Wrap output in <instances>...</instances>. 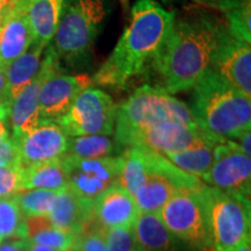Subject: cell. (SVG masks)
I'll return each instance as SVG.
<instances>
[{
    "label": "cell",
    "mask_w": 251,
    "mask_h": 251,
    "mask_svg": "<svg viewBox=\"0 0 251 251\" xmlns=\"http://www.w3.org/2000/svg\"><path fill=\"white\" fill-rule=\"evenodd\" d=\"M227 24L206 13L176 15L164 45L152 65L170 94L192 90L211 70L216 48Z\"/></svg>",
    "instance_id": "cell-1"
},
{
    "label": "cell",
    "mask_w": 251,
    "mask_h": 251,
    "mask_svg": "<svg viewBox=\"0 0 251 251\" xmlns=\"http://www.w3.org/2000/svg\"><path fill=\"white\" fill-rule=\"evenodd\" d=\"M176 17L157 0H137L130 20L109 57L92 78V84L121 89L142 74L164 45Z\"/></svg>",
    "instance_id": "cell-2"
},
{
    "label": "cell",
    "mask_w": 251,
    "mask_h": 251,
    "mask_svg": "<svg viewBox=\"0 0 251 251\" xmlns=\"http://www.w3.org/2000/svg\"><path fill=\"white\" fill-rule=\"evenodd\" d=\"M192 90L190 112L205 133L234 141L251 129V98L211 70Z\"/></svg>",
    "instance_id": "cell-3"
},
{
    "label": "cell",
    "mask_w": 251,
    "mask_h": 251,
    "mask_svg": "<svg viewBox=\"0 0 251 251\" xmlns=\"http://www.w3.org/2000/svg\"><path fill=\"white\" fill-rule=\"evenodd\" d=\"M161 122L197 126L190 107L161 86L143 85L117 109L114 135L121 146L135 134Z\"/></svg>",
    "instance_id": "cell-4"
},
{
    "label": "cell",
    "mask_w": 251,
    "mask_h": 251,
    "mask_svg": "<svg viewBox=\"0 0 251 251\" xmlns=\"http://www.w3.org/2000/svg\"><path fill=\"white\" fill-rule=\"evenodd\" d=\"M106 15L102 0H65L50 45L58 58L75 62L86 56Z\"/></svg>",
    "instance_id": "cell-5"
},
{
    "label": "cell",
    "mask_w": 251,
    "mask_h": 251,
    "mask_svg": "<svg viewBox=\"0 0 251 251\" xmlns=\"http://www.w3.org/2000/svg\"><path fill=\"white\" fill-rule=\"evenodd\" d=\"M199 194L215 251H231L251 235L250 200L212 186H203Z\"/></svg>",
    "instance_id": "cell-6"
},
{
    "label": "cell",
    "mask_w": 251,
    "mask_h": 251,
    "mask_svg": "<svg viewBox=\"0 0 251 251\" xmlns=\"http://www.w3.org/2000/svg\"><path fill=\"white\" fill-rule=\"evenodd\" d=\"M142 149L148 166V176L133 197L140 213L158 214L165 202L178 191H199L205 186L199 178L177 168L161 153L147 148Z\"/></svg>",
    "instance_id": "cell-7"
},
{
    "label": "cell",
    "mask_w": 251,
    "mask_h": 251,
    "mask_svg": "<svg viewBox=\"0 0 251 251\" xmlns=\"http://www.w3.org/2000/svg\"><path fill=\"white\" fill-rule=\"evenodd\" d=\"M117 105L103 91L87 87L79 93L57 124L68 137L114 133Z\"/></svg>",
    "instance_id": "cell-8"
},
{
    "label": "cell",
    "mask_w": 251,
    "mask_h": 251,
    "mask_svg": "<svg viewBox=\"0 0 251 251\" xmlns=\"http://www.w3.org/2000/svg\"><path fill=\"white\" fill-rule=\"evenodd\" d=\"M199 191L176 192L157 216L175 236L201 251H212V241Z\"/></svg>",
    "instance_id": "cell-9"
},
{
    "label": "cell",
    "mask_w": 251,
    "mask_h": 251,
    "mask_svg": "<svg viewBox=\"0 0 251 251\" xmlns=\"http://www.w3.org/2000/svg\"><path fill=\"white\" fill-rule=\"evenodd\" d=\"M68 187L79 197L93 200L112 184L119 181L122 155L105 158L61 157Z\"/></svg>",
    "instance_id": "cell-10"
},
{
    "label": "cell",
    "mask_w": 251,
    "mask_h": 251,
    "mask_svg": "<svg viewBox=\"0 0 251 251\" xmlns=\"http://www.w3.org/2000/svg\"><path fill=\"white\" fill-rule=\"evenodd\" d=\"M202 179L212 187L250 200L251 158L233 141L219 142L214 149V158Z\"/></svg>",
    "instance_id": "cell-11"
},
{
    "label": "cell",
    "mask_w": 251,
    "mask_h": 251,
    "mask_svg": "<svg viewBox=\"0 0 251 251\" xmlns=\"http://www.w3.org/2000/svg\"><path fill=\"white\" fill-rule=\"evenodd\" d=\"M45 57L41 62L40 70L33 80L30 81L20 93L15 97L9 108V122H11L13 137L18 139L26 134L40 124V103L39 94L41 86L46 78L54 72L62 70L61 59L56 55L51 46H47Z\"/></svg>",
    "instance_id": "cell-12"
},
{
    "label": "cell",
    "mask_w": 251,
    "mask_h": 251,
    "mask_svg": "<svg viewBox=\"0 0 251 251\" xmlns=\"http://www.w3.org/2000/svg\"><path fill=\"white\" fill-rule=\"evenodd\" d=\"M209 141L221 142L222 140L205 133L198 126L192 127L177 122H161L135 134L127 147H142L164 155L191 149Z\"/></svg>",
    "instance_id": "cell-13"
},
{
    "label": "cell",
    "mask_w": 251,
    "mask_h": 251,
    "mask_svg": "<svg viewBox=\"0 0 251 251\" xmlns=\"http://www.w3.org/2000/svg\"><path fill=\"white\" fill-rule=\"evenodd\" d=\"M211 71L251 98V47L231 36L227 30L220 41Z\"/></svg>",
    "instance_id": "cell-14"
},
{
    "label": "cell",
    "mask_w": 251,
    "mask_h": 251,
    "mask_svg": "<svg viewBox=\"0 0 251 251\" xmlns=\"http://www.w3.org/2000/svg\"><path fill=\"white\" fill-rule=\"evenodd\" d=\"M12 140L20 156L19 168H25L61 158L67 152L69 137L57 122L42 120L35 128Z\"/></svg>",
    "instance_id": "cell-15"
},
{
    "label": "cell",
    "mask_w": 251,
    "mask_h": 251,
    "mask_svg": "<svg viewBox=\"0 0 251 251\" xmlns=\"http://www.w3.org/2000/svg\"><path fill=\"white\" fill-rule=\"evenodd\" d=\"M92 85L87 75H65L58 70L46 78L39 94L41 120L56 122L69 111L80 92Z\"/></svg>",
    "instance_id": "cell-16"
},
{
    "label": "cell",
    "mask_w": 251,
    "mask_h": 251,
    "mask_svg": "<svg viewBox=\"0 0 251 251\" xmlns=\"http://www.w3.org/2000/svg\"><path fill=\"white\" fill-rule=\"evenodd\" d=\"M92 214L96 225L107 230L134 226L140 209L133 196L117 181L92 200Z\"/></svg>",
    "instance_id": "cell-17"
},
{
    "label": "cell",
    "mask_w": 251,
    "mask_h": 251,
    "mask_svg": "<svg viewBox=\"0 0 251 251\" xmlns=\"http://www.w3.org/2000/svg\"><path fill=\"white\" fill-rule=\"evenodd\" d=\"M48 216L56 228L78 237L94 225L92 200L79 197L67 187L58 191L55 205Z\"/></svg>",
    "instance_id": "cell-18"
},
{
    "label": "cell",
    "mask_w": 251,
    "mask_h": 251,
    "mask_svg": "<svg viewBox=\"0 0 251 251\" xmlns=\"http://www.w3.org/2000/svg\"><path fill=\"white\" fill-rule=\"evenodd\" d=\"M34 42L25 0L18 2L0 28V64L6 68L27 51Z\"/></svg>",
    "instance_id": "cell-19"
},
{
    "label": "cell",
    "mask_w": 251,
    "mask_h": 251,
    "mask_svg": "<svg viewBox=\"0 0 251 251\" xmlns=\"http://www.w3.org/2000/svg\"><path fill=\"white\" fill-rule=\"evenodd\" d=\"M134 235L135 251H201L170 233L152 213H140Z\"/></svg>",
    "instance_id": "cell-20"
},
{
    "label": "cell",
    "mask_w": 251,
    "mask_h": 251,
    "mask_svg": "<svg viewBox=\"0 0 251 251\" xmlns=\"http://www.w3.org/2000/svg\"><path fill=\"white\" fill-rule=\"evenodd\" d=\"M65 0H25L34 42L48 46L57 28Z\"/></svg>",
    "instance_id": "cell-21"
},
{
    "label": "cell",
    "mask_w": 251,
    "mask_h": 251,
    "mask_svg": "<svg viewBox=\"0 0 251 251\" xmlns=\"http://www.w3.org/2000/svg\"><path fill=\"white\" fill-rule=\"evenodd\" d=\"M46 48L47 47L41 43L33 42L24 55H21L6 68L7 94L11 103L15 97L35 78L40 70L42 55Z\"/></svg>",
    "instance_id": "cell-22"
},
{
    "label": "cell",
    "mask_w": 251,
    "mask_h": 251,
    "mask_svg": "<svg viewBox=\"0 0 251 251\" xmlns=\"http://www.w3.org/2000/svg\"><path fill=\"white\" fill-rule=\"evenodd\" d=\"M67 187V176L61 158L20 168V191L35 188L61 191Z\"/></svg>",
    "instance_id": "cell-23"
},
{
    "label": "cell",
    "mask_w": 251,
    "mask_h": 251,
    "mask_svg": "<svg viewBox=\"0 0 251 251\" xmlns=\"http://www.w3.org/2000/svg\"><path fill=\"white\" fill-rule=\"evenodd\" d=\"M121 144L117 140H112L109 135H83L68 140L64 155L77 158H105L118 156Z\"/></svg>",
    "instance_id": "cell-24"
},
{
    "label": "cell",
    "mask_w": 251,
    "mask_h": 251,
    "mask_svg": "<svg viewBox=\"0 0 251 251\" xmlns=\"http://www.w3.org/2000/svg\"><path fill=\"white\" fill-rule=\"evenodd\" d=\"M218 143L219 141H209L191 149L168 152L163 156L183 171L194 177L202 178L203 175L211 168L213 158H214V149Z\"/></svg>",
    "instance_id": "cell-25"
},
{
    "label": "cell",
    "mask_w": 251,
    "mask_h": 251,
    "mask_svg": "<svg viewBox=\"0 0 251 251\" xmlns=\"http://www.w3.org/2000/svg\"><path fill=\"white\" fill-rule=\"evenodd\" d=\"M121 155L122 165L119 183L134 197L148 176L146 156L141 147H129Z\"/></svg>",
    "instance_id": "cell-26"
},
{
    "label": "cell",
    "mask_w": 251,
    "mask_h": 251,
    "mask_svg": "<svg viewBox=\"0 0 251 251\" xmlns=\"http://www.w3.org/2000/svg\"><path fill=\"white\" fill-rule=\"evenodd\" d=\"M57 193L58 191L35 188L20 191L13 196V199L24 216L49 215L55 205Z\"/></svg>",
    "instance_id": "cell-27"
},
{
    "label": "cell",
    "mask_w": 251,
    "mask_h": 251,
    "mask_svg": "<svg viewBox=\"0 0 251 251\" xmlns=\"http://www.w3.org/2000/svg\"><path fill=\"white\" fill-rule=\"evenodd\" d=\"M24 219L13 198L0 200V241L9 237H24Z\"/></svg>",
    "instance_id": "cell-28"
},
{
    "label": "cell",
    "mask_w": 251,
    "mask_h": 251,
    "mask_svg": "<svg viewBox=\"0 0 251 251\" xmlns=\"http://www.w3.org/2000/svg\"><path fill=\"white\" fill-rule=\"evenodd\" d=\"M229 34L236 39L251 42V0L225 12Z\"/></svg>",
    "instance_id": "cell-29"
},
{
    "label": "cell",
    "mask_w": 251,
    "mask_h": 251,
    "mask_svg": "<svg viewBox=\"0 0 251 251\" xmlns=\"http://www.w3.org/2000/svg\"><path fill=\"white\" fill-rule=\"evenodd\" d=\"M76 240V235L61 230L52 224L41 228L40 230L35 231L28 237V241L30 242L50 247L58 251H65L70 248H74Z\"/></svg>",
    "instance_id": "cell-30"
},
{
    "label": "cell",
    "mask_w": 251,
    "mask_h": 251,
    "mask_svg": "<svg viewBox=\"0 0 251 251\" xmlns=\"http://www.w3.org/2000/svg\"><path fill=\"white\" fill-rule=\"evenodd\" d=\"M107 251H135L134 226L105 230Z\"/></svg>",
    "instance_id": "cell-31"
},
{
    "label": "cell",
    "mask_w": 251,
    "mask_h": 251,
    "mask_svg": "<svg viewBox=\"0 0 251 251\" xmlns=\"http://www.w3.org/2000/svg\"><path fill=\"white\" fill-rule=\"evenodd\" d=\"M74 248L78 251H107L105 230L100 229L97 225L91 226L77 237Z\"/></svg>",
    "instance_id": "cell-32"
},
{
    "label": "cell",
    "mask_w": 251,
    "mask_h": 251,
    "mask_svg": "<svg viewBox=\"0 0 251 251\" xmlns=\"http://www.w3.org/2000/svg\"><path fill=\"white\" fill-rule=\"evenodd\" d=\"M20 192V168L17 165L0 166V200L8 199Z\"/></svg>",
    "instance_id": "cell-33"
},
{
    "label": "cell",
    "mask_w": 251,
    "mask_h": 251,
    "mask_svg": "<svg viewBox=\"0 0 251 251\" xmlns=\"http://www.w3.org/2000/svg\"><path fill=\"white\" fill-rule=\"evenodd\" d=\"M1 165H20L17 143L12 139L0 142V166Z\"/></svg>",
    "instance_id": "cell-34"
},
{
    "label": "cell",
    "mask_w": 251,
    "mask_h": 251,
    "mask_svg": "<svg viewBox=\"0 0 251 251\" xmlns=\"http://www.w3.org/2000/svg\"><path fill=\"white\" fill-rule=\"evenodd\" d=\"M198 5L206 6V7H211L219 9V11L225 12L228 9L235 7V6L242 4V2L247 1V0H192Z\"/></svg>",
    "instance_id": "cell-35"
},
{
    "label": "cell",
    "mask_w": 251,
    "mask_h": 251,
    "mask_svg": "<svg viewBox=\"0 0 251 251\" xmlns=\"http://www.w3.org/2000/svg\"><path fill=\"white\" fill-rule=\"evenodd\" d=\"M29 243L26 238L9 237L0 242V251H27Z\"/></svg>",
    "instance_id": "cell-36"
},
{
    "label": "cell",
    "mask_w": 251,
    "mask_h": 251,
    "mask_svg": "<svg viewBox=\"0 0 251 251\" xmlns=\"http://www.w3.org/2000/svg\"><path fill=\"white\" fill-rule=\"evenodd\" d=\"M11 101L7 94V83H6L5 68L0 64V109H6L9 112Z\"/></svg>",
    "instance_id": "cell-37"
},
{
    "label": "cell",
    "mask_w": 251,
    "mask_h": 251,
    "mask_svg": "<svg viewBox=\"0 0 251 251\" xmlns=\"http://www.w3.org/2000/svg\"><path fill=\"white\" fill-rule=\"evenodd\" d=\"M21 0H0V24H4L18 2Z\"/></svg>",
    "instance_id": "cell-38"
},
{
    "label": "cell",
    "mask_w": 251,
    "mask_h": 251,
    "mask_svg": "<svg viewBox=\"0 0 251 251\" xmlns=\"http://www.w3.org/2000/svg\"><path fill=\"white\" fill-rule=\"evenodd\" d=\"M250 130L247 131V133H244L241 135L240 137H237L236 140H234L233 142L236 143V146L240 148L242 151L246 153L247 156H250L251 155V148H250Z\"/></svg>",
    "instance_id": "cell-39"
},
{
    "label": "cell",
    "mask_w": 251,
    "mask_h": 251,
    "mask_svg": "<svg viewBox=\"0 0 251 251\" xmlns=\"http://www.w3.org/2000/svg\"><path fill=\"white\" fill-rule=\"evenodd\" d=\"M9 112L0 109V142L8 139V129L6 126V120L8 119Z\"/></svg>",
    "instance_id": "cell-40"
},
{
    "label": "cell",
    "mask_w": 251,
    "mask_h": 251,
    "mask_svg": "<svg viewBox=\"0 0 251 251\" xmlns=\"http://www.w3.org/2000/svg\"><path fill=\"white\" fill-rule=\"evenodd\" d=\"M231 251H251V235L247 236L240 244H237Z\"/></svg>",
    "instance_id": "cell-41"
},
{
    "label": "cell",
    "mask_w": 251,
    "mask_h": 251,
    "mask_svg": "<svg viewBox=\"0 0 251 251\" xmlns=\"http://www.w3.org/2000/svg\"><path fill=\"white\" fill-rule=\"evenodd\" d=\"M29 242H30V241H29ZM27 251H58V250L52 249V248L47 247V246H42V244H37V243L30 242Z\"/></svg>",
    "instance_id": "cell-42"
},
{
    "label": "cell",
    "mask_w": 251,
    "mask_h": 251,
    "mask_svg": "<svg viewBox=\"0 0 251 251\" xmlns=\"http://www.w3.org/2000/svg\"><path fill=\"white\" fill-rule=\"evenodd\" d=\"M65 251H78V250L75 249V248H70V249H68V250H65Z\"/></svg>",
    "instance_id": "cell-43"
},
{
    "label": "cell",
    "mask_w": 251,
    "mask_h": 251,
    "mask_svg": "<svg viewBox=\"0 0 251 251\" xmlns=\"http://www.w3.org/2000/svg\"><path fill=\"white\" fill-rule=\"evenodd\" d=\"M163 1H165V2H171L172 0H163Z\"/></svg>",
    "instance_id": "cell-44"
},
{
    "label": "cell",
    "mask_w": 251,
    "mask_h": 251,
    "mask_svg": "<svg viewBox=\"0 0 251 251\" xmlns=\"http://www.w3.org/2000/svg\"><path fill=\"white\" fill-rule=\"evenodd\" d=\"M1 26H2V25H1V24H0V28H1Z\"/></svg>",
    "instance_id": "cell-45"
},
{
    "label": "cell",
    "mask_w": 251,
    "mask_h": 251,
    "mask_svg": "<svg viewBox=\"0 0 251 251\" xmlns=\"http://www.w3.org/2000/svg\"><path fill=\"white\" fill-rule=\"evenodd\" d=\"M0 242H1V241H0Z\"/></svg>",
    "instance_id": "cell-46"
}]
</instances>
